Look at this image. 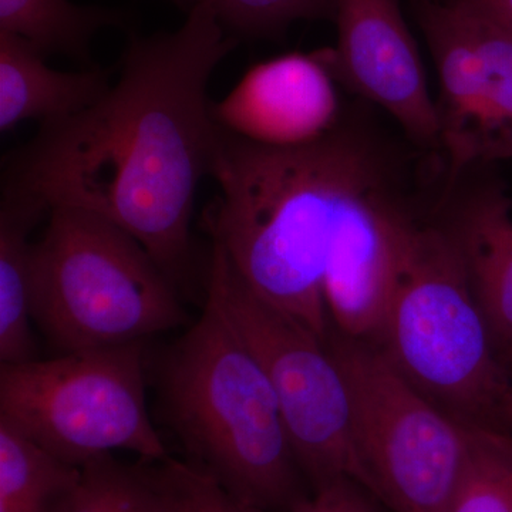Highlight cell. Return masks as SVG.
Returning a JSON list of instances; mask_svg holds the SVG:
<instances>
[{"label": "cell", "instance_id": "6da1fadb", "mask_svg": "<svg viewBox=\"0 0 512 512\" xmlns=\"http://www.w3.org/2000/svg\"><path fill=\"white\" fill-rule=\"evenodd\" d=\"M237 45L207 8L191 10L175 32L131 33L119 80L89 109L42 123L12 151L2 192L47 212L74 208L114 222L183 285L195 192L218 130L208 84Z\"/></svg>", "mask_w": 512, "mask_h": 512}, {"label": "cell", "instance_id": "7a4b0ae2", "mask_svg": "<svg viewBox=\"0 0 512 512\" xmlns=\"http://www.w3.org/2000/svg\"><path fill=\"white\" fill-rule=\"evenodd\" d=\"M404 147L359 104L295 146L258 143L218 124L208 175L220 194L202 225L258 298L326 339L323 278L340 218L360 192L416 156Z\"/></svg>", "mask_w": 512, "mask_h": 512}, {"label": "cell", "instance_id": "3957f363", "mask_svg": "<svg viewBox=\"0 0 512 512\" xmlns=\"http://www.w3.org/2000/svg\"><path fill=\"white\" fill-rule=\"evenodd\" d=\"M165 424L241 503L291 512L311 493L264 369L211 298L158 367Z\"/></svg>", "mask_w": 512, "mask_h": 512}, {"label": "cell", "instance_id": "277c9868", "mask_svg": "<svg viewBox=\"0 0 512 512\" xmlns=\"http://www.w3.org/2000/svg\"><path fill=\"white\" fill-rule=\"evenodd\" d=\"M377 345L461 426L512 436V375L437 205L414 231Z\"/></svg>", "mask_w": 512, "mask_h": 512}, {"label": "cell", "instance_id": "5b68a950", "mask_svg": "<svg viewBox=\"0 0 512 512\" xmlns=\"http://www.w3.org/2000/svg\"><path fill=\"white\" fill-rule=\"evenodd\" d=\"M177 289L133 235L92 212L55 208L33 242V323L62 353L180 328Z\"/></svg>", "mask_w": 512, "mask_h": 512}, {"label": "cell", "instance_id": "8992f818", "mask_svg": "<svg viewBox=\"0 0 512 512\" xmlns=\"http://www.w3.org/2000/svg\"><path fill=\"white\" fill-rule=\"evenodd\" d=\"M144 342L0 365V420L66 463L116 450L168 457L146 396Z\"/></svg>", "mask_w": 512, "mask_h": 512}, {"label": "cell", "instance_id": "52a82bcc", "mask_svg": "<svg viewBox=\"0 0 512 512\" xmlns=\"http://www.w3.org/2000/svg\"><path fill=\"white\" fill-rule=\"evenodd\" d=\"M326 345L348 386L367 490L394 512H448L470 429L424 397L377 343L329 329Z\"/></svg>", "mask_w": 512, "mask_h": 512}, {"label": "cell", "instance_id": "ba28073f", "mask_svg": "<svg viewBox=\"0 0 512 512\" xmlns=\"http://www.w3.org/2000/svg\"><path fill=\"white\" fill-rule=\"evenodd\" d=\"M207 296L264 369L311 491L340 477L366 487L353 443L348 386L326 339L258 298L217 245L208 264Z\"/></svg>", "mask_w": 512, "mask_h": 512}, {"label": "cell", "instance_id": "9c48e42d", "mask_svg": "<svg viewBox=\"0 0 512 512\" xmlns=\"http://www.w3.org/2000/svg\"><path fill=\"white\" fill-rule=\"evenodd\" d=\"M436 66L444 187L512 158V36L456 3L413 0Z\"/></svg>", "mask_w": 512, "mask_h": 512}, {"label": "cell", "instance_id": "30bf717a", "mask_svg": "<svg viewBox=\"0 0 512 512\" xmlns=\"http://www.w3.org/2000/svg\"><path fill=\"white\" fill-rule=\"evenodd\" d=\"M419 167L409 160L384 175L340 218L323 278L330 329L340 335L379 342L414 231L441 191L424 190Z\"/></svg>", "mask_w": 512, "mask_h": 512}, {"label": "cell", "instance_id": "8fae6325", "mask_svg": "<svg viewBox=\"0 0 512 512\" xmlns=\"http://www.w3.org/2000/svg\"><path fill=\"white\" fill-rule=\"evenodd\" d=\"M338 45L320 49L339 86L389 114L410 144L440 156L439 117L399 0H338Z\"/></svg>", "mask_w": 512, "mask_h": 512}, {"label": "cell", "instance_id": "7c38bea8", "mask_svg": "<svg viewBox=\"0 0 512 512\" xmlns=\"http://www.w3.org/2000/svg\"><path fill=\"white\" fill-rule=\"evenodd\" d=\"M343 110L320 50L255 64L224 100L212 104L220 126L271 146L315 140L336 126Z\"/></svg>", "mask_w": 512, "mask_h": 512}, {"label": "cell", "instance_id": "4fadbf2b", "mask_svg": "<svg viewBox=\"0 0 512 512\" xmlns=\"http://www.w3.org/2000/svg\"><path fill=\"white\" fill-rule=\"evenodd\" d=\"M471 168L444 187L437 211L456 239L468 282L501 355L512 349V201L495 177Z\"/></svg>", "mask_w": 512, "mask_h": 512}, {"label": "cell", "instance_id": "5bb4252c", "mask_svg": "<svg viewBox=\"0 0 512 512\" xmlns=\"http://www.w3.org/2000/svg\"><path fill=\"white\" fill-rule=\"evenodd\" d=\"M28 42L0 32V130L26 120L56 121L89 109L113 86L111 70L60 72Z\"/></svg>", "mask_w": 512, "mask_h": 512}, {"label": "cell", "instance_id": "9a60e30c", "mask_svg": "<svg viewBox=\"0 0 512 512\" xmlns=\"http://www.w3.org/2000/svg\"><path fill=\"white\" fill-rule=\"evenodd\" d=\"M45 208L29 198L2 192L0 202V363L36 359L30 278L33 229Z\"/></svg>", "mask_w": 512, "mask_h": 512}, {"label": "cell", "instance_id": "2e32d148", "mask_svg": "<svg viewBox=\"0 0 512 512\" xmlns=\"http://www.w3.org/2000/svg\"><path fill=\"white\" fill-rule=\"evenodd\" d=\"M119 9L82 6L70 0H0V32L28 42L49 57H69L93 66L90 45L99 30L124 26Z\"/></svg>", "mask_w": 512, "mask_h": 512}, {"label": "cell", "instance_id": "e0dca14e", "mask_svg": "<svg viewBox=\"0 0 512 512\" xmlns=\"http://www.w3.org/2000/svg\"><path fill=\"white\" fill-rule=\"evenodd\" d=\"M80 478L82 467L0 420V512H55Z\"/></svg>", "mask_w": 512, "mask_h": 512}, {"label": "cell", "instance_id": "ac0fdd59", "mask_svg": "<svg viewBox=\"0 0 512 512\" xmlns=\"http://www.w3.org/2000/svg\"><path fill=\"white\" fill-rule=\"evenodd\" d=\"M185 13L207 8L235 39L282 40L293 23L335 20L338 0H168Z\"/></svg>", "mask_w": 512, "mask_h": 512}, {"label": "cell", "instance_id": "d6986e66", "mask_svg": "<svg viewBox=\"0 0 512 512\" xmlns=\"http://www.w3.org/2000/svg\"><path fill=\"white\" fill-rule=\"evenodd\" d=\"M448 512H512V436L470 429V450Z\"/></svg>", "mask_w": 512, "mask_h": 512}, {"label": "cell", "instance_id": "ffe728a7", "mask_svg": "<svg viewBox=\"0 0 512 512\" xmlns=\"http://www.w3.org/2000/svg\"><path fill=\"white\" fill-rule=\"evenodd\" d=\"M55 512H153L146 464L127 466L111 454L89 461Z\"/></svg>", "mask_w": 512, "mask_h": 512}, {"label": "cell", "instance_id": "44dd1931", "mask_svg": "<svg viewBox=\"0 0 512 512\" xmlns=\"http://www.w3.org/2000/svg\"><path fill=\"white\" fill-rule=\"evenodd\" d=\"M153 512H264L241 503L215 478L170 456L144 461Z\"/></svg>", "mask_w": 512, "mask_h": 512}, {"label": "cell", "instance_id": "7402d4cb", "mask_svg": "<svg viewBox=\"0 0 512 512\" xmlns=\"http://www.w3.org/2000/svg\"><path fill=\"white\" fill-rule=\"evenodd\" d=\"M379 504L362 484L340 477L312 490L291 512H382Z\"/></svg>", "mask_w": 512, "mask_h": 512}, {"label": "cell", "instance_id": "603a6c76", "mask_svg": "<svg viewBox=\"0 0 512 512\" xmlns=\"http://www.w3.org/2000/svg\"><path fill=\"white\" fill-rule=\"evenodd\" d=\"M500 26L512 36V0H448Z\"/></svg>", "mask_w": 512, "mask_h": 512}, {"label": "cell", "instance_id": "cb8c5ba5", "mask_svg": "<svg viewBox=\"0 0 512 512\" xmlns=\"http://www.w3.org/2000/svg\"><path fill=\"white\" fill-rule=\"evenodd\" d=\"M504 362H505V365L508 366V369H510V372L512 375V349L510 350V352L505 353Z\"/></svg>", "mask_w": 512, "mask_h": 512}]
</instances>
